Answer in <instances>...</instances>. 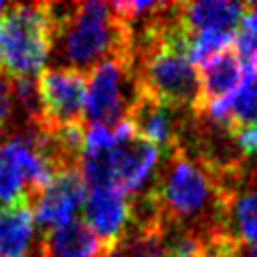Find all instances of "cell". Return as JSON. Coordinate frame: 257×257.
Segmentation results:
<instances>
[{
  "instance_id": "2e32d148",
  "label": "cell",
  "mask_w": 257,
  "mask_h": 257,
  "mask_svg": "<svg viewBox=\"0 0 257 257\" xmlns=\"http://www.w3.org/2000/svg\"><path fill=\"white\" fill-rule=\"evenodd\" d=\"M229 133L243 155L245 161L257 159V122H243V124H231Z\"/></svg>"
},
{
  "instance_id": "ac0fdd59",
  "label": "cell",
  "mask_w": 257,
  "mask_h": 257,
  "mask_svg": "<svg viewBox=\"0 0 257 257\" xmlns=\"http://www.w3.org/2000/svg\"><path fill=\"white\" fill-rule=\"evenodd\" d=\"M239 30L251 34L253 38H257V2L255 4H245V14L241 20Z\"/></svg>"
},
{
  "instance_id": "e0dca14e",
  "label": "cell",
  "mask_w": 257,
  "mask_h": 257,
  "mask_svg": "<svg viewBox=\"0 0 257 257\" xmlns=\"http://www.w3.org/2000/svg\"><path fill=\"white\" fill-rule=\"evenodd\" d=\"M14 126V98H12V78L0 72V139L8 137Z\"/></svg>"
},
{
  "instance_id": "44dd1931",
  "label": "cell",
  "mask_w": 257,
  "mask_h": 257,
  "mask_svg": "<svg viewBox=\"0 0 257 257\" xmlns=\"http://www.w3.org/2000/svg\"><path fill=\"white\" fill-rule=\"evenodd\" d=\"M251 179H253V183L257 185V165H255V169H253V177H251Z\"/></svg>"
},
{
  "instance_id": "30bf717a",
  "label": "cell",
  "mask_w": 257,
  "mask_h": 257,
  "mask_svg": "<svg viewBox=\"0 0 257 257\" xmlns=\"http://www.w3.org/2000/svg\"><path fill=\"white\" fill-rule=\"evenodd\" d=\"M245 14V2L229 0H203L179 2V20L183 30L191 36L207 30L237 32Z\"/></svg>"
},
{
  "instance_id": "ba28073f",
  "label": "cell",
  "mask_w": 257,
  "mask_h": 257,
  "mask_svg": "<svg viewBox=\"0 0 257 257\" xmlns=\"http://www.w3.org/2000/svg\"><path fill=\"white\" fill-rule=\"evenodd\" d=\"M86 225L110 249L131 225V197L114 187H92L84 201Z\"/></svg>"
},
{
  "instance_id": "9c48e42d",
  "label": "cell",
  "mask_w": 257,
  "mask_h": 257,
  "mask_svg": "<svg viewBox=\"0 0 257 257\" xmlns=\"http://www.w3.org/2000/svg\"><path fill=\"white\" fill-rule=\"evenodd\" d=\"M106 251L108 247L82 219L40 233L36 245V257H104Z\"/></svg>"
},
{
  "instance_id": "5bb4252c",
  "label": "cell",
  "mask_w": 257,
  "mask_h": 257,
  "mask_svg": "<svg viewBox=\"0 0 257 257\" xmlns=\"http://www.w3.org/2000/svg\"><path fill=\"white\" fill-rule=\"evenodd\" d=\"M0 203L4 207L16 203H28V189L22 171L2 141H0Z\"/></svg>"
},
{
  "instance_id": "52a82bcc",
  "label": "cell",
  "mask_w": 257,
  "mask_h": 257,
  "mask_svg": "<svg viewBox=\"0 0 257 257\" xmlns=\"http://www.w3.org/2000/svg\"><path fill=\"white\" fill-rule=\"evenodd\" d=\"M191 116V110L163 102L147 92H139L124 120L133 126L139 137L155 145L161 155H165L177 147L179 137Z\"/></svg>"
},
{
  "instance_id": "8fae6325",
  "label": "cell",
  "mask_w": 257,
  "mask_h": 257,
  "mask_svg": "<svg viewBox=\"0 0 257 257\" xmlns=\"http://www.w3.org/2000/svg\"><path fill=\"white\" fill-rule=\"evenodd\" d=\"M197 70H199V82H201V96H199V106L195 112H201L211 102L231 96L243 80L241 62L233 46L217 52L215 56L205 60L201 68Z\"/></svg>"
},
{
  "instance_id": "7a4b0ae2",
  "label": "cell",
  "mask_w": 257,
  "mask_h": 257,
  "mask_svg": "<svg viewBox=\"0 0 257 257\" xmlns=\"http://www.w3.org/2000/svg\"><path fill=\"white\" fill-rule=\"evenodd\" d=\"M50 22V56L56 68L90 72L102 60L131 56L126 22L108 2H44Z\"/></svg>"
},
{
  "instance_id": "ffe728a7",
  "label": "cell",
  "mask_w": 257,
  "mask_h": 257,
  "mask_svg": "<svg viewBox=\"0 0 257 257\" xmlns=\"http://www.w3.org/2000/svg\"><path fill=\"white\" fill-rule=\"evenodd\" d=\"M161 257H187V255H181V253H175V251H169V249H165V253H163Z\"/></svg>"
},
{
  "instance_id": "8992f818",
  "label": "cell",
  "mask_w": 257,
  "mask_h": 257,
  "mask_svg": "<svg viewBox=\"0 0 257 257\" xmlns=\"http://www.w3.org/2000/svg\"><path fill=\"white\" fill-rule=\"evenodd\" d=\"M86 189L88 185L82 179L80 169L58 171L52 181L30 201L34 225H38L44 233L74 221V215L80 211V207H84Z\"/></svg>"
},
{
  "instance_id": "5b68a950",
  "label": "cell",
  "mask_w": 257,
  "mask_h": 257,
  "mask_svg": "<svg viewBox=\"0 0 257 257\" xmlns=\"http://www.w3.org/2000/svg\"><path fill=\"white\" fill-rule=\"evenodd\" d=\"M36 88L40 96L44 126L56 128L82 122L86 100V74L50 66L38 74Z\"/></svg>"
},
{
  "instance_id": "7c38bea8",
  "label": "cell",
  "mask_w": 257,
  "mask_h": 257,
  "mask_svg": "<svg viewBox=\"0 0 257 257\" xmlns=\"http://www.w3.org/2000/svg\"><path fill=\"white\" fill-rule=\"evenodd\" d=\"M34 217L28 203L0 209V257H20L32 243Z\"/></svg>"
},
{
  "instance_id": "277c9868",
  "label": "cell",
  "mask_w": 257,
  "mask_h": 257,
  "mask_svg": "<svg viewBox=\"0 0 257 257\" xmlns=\"http://www.w3.org/2000/svg\"><path fill=\"white\" fill-rule=\"evenodd\" d=\"M131 56H114L86 72L84 116L90 124L114 128L126 118L128 108L139 96Z\"/></svg>"
},
{
  "instance_id": "4fadbf2b",
  "label": "cell",
  "mask_w": 257,
  "mask_h": 257,
  "mask_svg": "<svg viewBox=\"0 0 257 257\" xmlns=\"http://www.w3.org/2000/svg\"><path fill=\"white\" fill-rule=\"evenodd\" d=\"M227 229L247 247H257V189L241 187L227 203Z\"/></svg>"
},
{
  "instance_id": "6da1fadb",
  "label": "cell",
  "mask_w": 257,
  "mask_h": 257,
  "mask_svg": "<svg viewBox=\"0 0 257 257\" xmlns=\"http://www.w3.org/2000/svg\"><path fill=\"white\" fill-rule=\"evenodd\" d=\"M147 193L153 197L165 229L199 237L229 233L227 203L235 191H229L203 161L177 147L161 155Z\"/></svg>"
},
{
  "instance_id": "9a60e30c",
  "label": "cell",
  "mask_w": 257,
  "mask_h": 257,
  "mask_svg": "<svg viewBox=\"0 0 257 257\" xmlns=\"http://www.w3.org/2000/svg\"><path fill=\"white\" fill-rule=\"evenodd\" d=\"M257 122V76L241 80L239 88L229 96V126Z\"/></svg>"
},
{
  "instance_id": "d6986e66",
  "label": "cell",
  "mask_w": 257,
  "mask_h": 257,
  "mask_svg": "<svg viewBox=\"0 0 257 257\" xmlns=\"http://www.w3.org/2000/svg\"><path fill=\"white\" fill-rule=\"evenodd\" d=\"M241 257H257V247H247V245H243Z\"/></svg>"
},
{
  "instance_id": "3957f363",
  "label": "cell",
  "mask_w": 257,
  "mask_h": 257,
  "mask_svg": "<svg viewBox=\"0 0 257 257\" xmlns=\"http://www.w3.org/2000/svg\"><path fill=\"white\" fill-rule=\"evenodd\" d=\"M52 32L44 2L10 4L0 14V72L34 78L50 58Z\"/></svg>"
},
{
  "instance_id": "7402d4cb",
  "label": "cell",
  "mask_w": 257,
  "mask_h": 257,
  "mask_svg": "<svg viewBox=\"0 0 257 257\" xmlns=\"http://www.w3.org/2000/svg\"><path fill=\"white\" fill-rule=\"evenodd\" d=\"M20 257H26V255H20Z\"/></svg>"
}]
</instances>
